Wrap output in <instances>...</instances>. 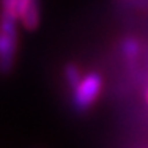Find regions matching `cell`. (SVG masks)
I'll return each mask as SVG.
<instances>
[{
  "label": "cell",
  "mask_w": 148,
  "mask_h": 148,
  "mask_svg": "<svg viewBox=\"0 0 148 148\" xmlns=\"http://www.w3.org/2000/svg\"><path fill=\"white\" fill-rule=\"evenodd\" d=\"M63 77H65L66 84H68V87L71 90H74L77 85H79V82L82 80V71H80V68L76 65V63H68V65L65 66V69H63Z\"/></svg>",
  "instance_id": "8992f818"
},
{
  "label": "cell",
  "mask_w": 148,
  "mask_h": 148,
  "mask_svg": "<svg viewBox=\"0 0 148 148\" xmlns=\"http://www.w3.org/2000/svg\"><path fill=\"white\" fill-rule=\"evenodd\" d=\"M103 88V76L96 71H91L82 77L79 85L73 90V107L77 112H85L96 103Z\"/></svg>",
  "instance_id": "6da1fadb"
},
{
  "label": "cell",
  "mask_w": 148,
  "mask_h": 148,
  "mask_svg": "<svg viewBox=\"0 0 148 148\" xmlns=\"http://www.w3.org/2000/svg\"><path fill=\"white\" fill-rule=\"evenodd\" d=\"M145 101H147V104H148V88H147V91H145Z\"/></svg>",
  "instance_id": "ba28073f"
},
{
  "label": "cell",
  "mask_w": 148,
  "mask_h": 148,
  "mask_svg": "<svg viewBox=\"0 0 148 148\" xmlns=\"http://www.w3.org/2000/svg\"><path fill=\"white\" fill-rule=\"evenodd\" d=\"M140 54V43L134 36H126L121 40V55L128 63H134Z\"/></svg>",
  "instance_id": "5b68a950"
},
{
  "label": "cell",
  "mask_w": 148,
  "mask_h": 148,
  "mask_svg": "<svg viewBox=\"0 0 148 148\" xmlns=\"http://www.w3.org/2000/svg\"><path fill=\"white\" fill-rule=\"evenodd\" d=\"M40 8H41L40 0H35L29 8L21 14V17H19L21 25L25 30L32 32V30H36L40 27V22H41V10Z\"/></svg>",
  "instance_id": "277c9868"
},
{
  "label": "cell",
  "mask_w": 148,
  "mask_h": 148,
  "mask_svg": "<svg viewBox=\"0 0 148 148\" xmlns=\"http://www.w3.org/2000/svg\"><path fill=\"white\" fill-rule=\"evenodd\" d=\"M16 2L17 0H0L2 5V14H0V29L17 32V13H16Z\"/></svg>",
  "instance_id": "3957f363"
},
{
  "label": "cell",
  "mask_w": 148,
  "mask_h": 148,
  "mask_svg": "<svg viewBox=\"0 0 148 148\" xmlns=\"http://www.w3.org/2000/svg\"><path fill=\"white\" fill-rule=\"evenodd\" d=\"M17 44H19V33L0 29V73H11L16 62Z\"/></svg>",
  "instance_id": "7a4b0ae2"
},
{
  "label": "cell",
  "mask_w": 148,
  "mask_h": 148,
  "mask_svg": "<svg viewBox=\"0 0 148 148\" xmlns=\"http://www.w3.org/2000/svg\"><path fill=\"white\" fill-rule=\"evenodd\" d=\"M35 0H17L16 2V13H17V17H21V14H22L24 11H25L27 8L33 3Z\"/></svg>",
  "instance_id": "52a82bcc"
}]
</instances>
